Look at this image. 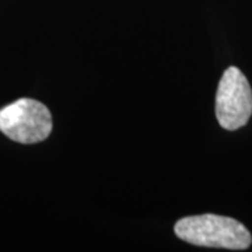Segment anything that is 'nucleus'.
Segmentation results:
<instances>
[{
    "label": "nucleus",
    "mask_w": 252,
    "mask_h": 252,
    "mask_svg": "<svg viewBox=\"0 0 252 252\" xmlns=\"http://www.w3.org/2000/svg\"><path fill=\"white\" fill-rule=\"evenodd\" d=\"M178 238L199 247L241 251L252 243L247 227L231 217L217 215L184 217L174 227Z\"/></svg>",
    "instance_id": "obj_1"
},
{
    "label": "nucleus",
    "mask_w": 252,
    "mask_h": 252,
    "mask_svg": "<svg viewBox=\"0 0 252 252\" xmlns=\"http://www.w3.org/2000/svg\"><path fill=\"white\" fill-rule=\"evenodd\" d=\"M52 115L39 101L20 98L0 109V132L23 144L45 140L52 132Z\"/></svg>",
    "instance_id": "obj_2"
},
{
    "label": "nucleus",
    "mask_w": 252,
    "mask_h": 252,
    "mask_svg": "<svg viewBox=\"0 0 252 252\" xmlns=\"http://www.w3.org/2000/svg\"><path fill=\"white\" fill-rule=\"evenodd\" d=\"M252 115V90L244 73L230 66L221 76L216 94V118L221 127L237 130Z\"/></svg>",
    "instance_id": "obj_3"
}]
</instances>
